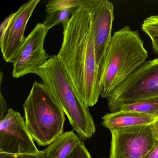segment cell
<instances>
[{
  "mask_svg": "<svg viewBox=\"0 0 158 158\" xmlns=\"http://www.w3.org/2000/svg\"><path fill=\"white\" fill-rule=\"evenodd\" d=\"M49 30L43 23H38L25 37L13 60L12 75L14 78H19L28 74H35L50 58L44 47Z\"/></svg>",
  "mask_w": 158,
  "mask_h": 158,
  "instance_id": "ba28073f",
  "label": "cell"
},
{
  "mask_svg": "<svg viewBox=\"0 0 158 158\" xmlns=\"http://www.w3.org/2000/svg\"><path fill=\"white\" fill-rule=\"evenodd\" d=\"M110 158H144L157 143L152 125L110 130Z\"/></svg>",
  "mask_w": 158,
  "mask_h": 158,
  "instance_id": "8992f818",
  "label": "cell"
},
{
  "mask_svg": "<svg viewBox=\"0 0 158 158\" xmlns=\"http://www.w3.org/2000/svg\"><path fill=\"white\" fill-rule=\"evenodd\" d=\"M75 9L73 10H64L50 14L52 15H51L44 23L43 24L50 29L53 27L58 24H62L63 27L66 25L69 20H70V15L72 14L73 11Z\"/></svg>",
  "mask_w": 158,
  "mask_h": 158,
  "instance_id": "9a60e30c",
  "label": "cell"
},
{
  "mask_svg": "<svg viewBox=\"0 0 158 158\" xmlns=\"http://www.w3.org/2000/svg\"><path fill=\"white\" fill-rule=\"evenodd\" d=\"M69 158H92L90 153L82 142L74 150Z\"/></svg>",
  "mask_w": 158,
  "mask_h": 158,
  "instance_id": "e0dca14e",
  "label": "cell"
},
{
  "mask_svg": "<svg viewBox=\"0 0 158 158\" xmlns=\"http://www.w3.org/2000/svg\"><path fill=\"white\" fill-rule=\"evenodd\" d=\"M158 96V58L147 61L106 98L109 109Z\"/></svg>",
  "mask_w": 158,
  "mask_h": 158,
  "instance_id": "5b68a950",
  "label": "cell"
},
{
  "mask_svg": "<svg viewBox=\"0 0 158 158\" xmlns=\"http://www.w3.org/2000/svg\"><path fill=\"white\" fill-rule=\"evenodd\" d=\"M153 52L158 55V35L154 36L150 39Z\"/></svg>",
  "mask_w": 158,
  "mask_h": 158,
  "instance_id": "7402d4cb",
  "label": "cell"
},
{
  "mask_svg": "<svg viewBox=\"0 0 158 158\" xmlns=\"http://www.w3.org/2000/svg\"><path fill=\"white\" fill-rule=\"evenodd\" d=\"M40 0H31L23 4L12 14V17L2 36L0 37V47L5 61L12 63L17 52L23 45L27 25Z\"/></svg>",
  "mask_w": 158,
  "mask_h": 158,
  "instance_id": "30bf717a",
  "label": "cell"
},
{
  "mask_svg": "<svg viewBox=\"0 0 158 158\" xmlns=\"http://www.w3.org/2000/svg\"><path fill=\"white\" fill-rule=\"evenodd\" d=\"M40 151L19 112L9 109L0 120V154L16 157Z\"/></svg>",
  "mask_w": 158,
  "mask_h": 158,
  "instance_id": "52a82bcc",
  "label": "cell"
},
{
  "mask_svg": "<svg viewBox=\"0 0 158 158\" xmlns=\"http://www.w3.org/2000/svg\"><path fill=\"white\" fill-rule=\"evenodd\" d=\"M141 27L150 39L158 35V15H152L145 19Z\"/></svg>",
  "mask_w": 158,
  "mask_h": 158,
  "instance_id": "2e32d148",
  "label": "cell"
},
{
  "mask_svg": "<svg viewBox=\"0 0 158 158\" xmlns=\"http://www.w3.org/2000/svg\"><path fill=\"white\" fill-rule=\"evenodd\" d=\"M12 14L9 15L8 17L6 18L3 22L2 23L1 26H0V37L2 36L7 28V26L9 25L11 19Z\"/></svg>",
  "mask_w": 158,
  "mask_h": 158,
  "instance_id": "ffe728a7",
  "label": "cell"
},
{
  "mask_svg": "<svg viewBox=\"0 0 158 158\" xmlns=\"http://www.w3.org/2000/svg\"><path fill=\"white\" fill-rule=\"evenodd\" d=\"M91 17L98 66L112 38L114 20V6L108 0H85L83 4Z\"/></svg>",
  "mask_w": 158,
  "mask_h": 158,
  "instance_id": "9c48e42d",
  "label": "cell"
},
{
  "mask_svg": "<svg viewBox=\"0 0 158 158\" xmlns=\"http://www.w3.org/2000/svg\"><path fill=\"white\" fill-rule=\"evenodd\" d=\"M102 119V125L110 130L151 124L156 118L134 112L116 111L107 114Z\"/></svg>",
  "mask_w": 158,
  "mask_h": 158,
  "instance_id": "8fae6325",
  "label": "cell"
},
{
  "mask_svg": "<svg viewBox=\"0 0 158 158\" xmlns=\"http://www.w3.org/2000/svg\"><path fill=\"white\" fill-rule=\"evenodd\" d=\"M85 0H52L46 5V10L52 14L64 10L76 9L84 4Z\"/></svg>",
  "mask_w": 158,
  "mask_h": 158,
  "instance_id": "5bb4252c",
  "label": "cell"
},
{
  "mask_svg": "<svg viewBox=\"0 0 158 158\" xmlns=\"http://www.w3.org/2000/svg\"><path fill=\"white\" fill-rule=\"evenodd\" d=\"M8 110V104L5 101L4 97L1 92V112H0V120H2L5 115V112Z\"/></svg>",
  "mask_w": 158,
  "mask_h": 158,
  "instance_id": "ac0fdd59",
  "label": "cell"
},
{
  "mask_svg": "<svg viewBox=\"0 0 158 158\" xmlns=\"http://www.w3.org/2000/svg\"><path fill=\"white\" fill-rule=\"evenodd\" d=\"M35 74L61 107L77 135L84 140L91 138L96 132L93 117L72 86L57 55L50 57Z\"/></svg>",
  "mask_w": 158,
  "mask_h": 158,
  "instance_id": "3957f363",
  "label": "cell"
},
{
  "mask_svg": "<svg viewBox=\"0 0 158 158\" xmlns=\"http://www.w3.org/2000/svg\"><path fill=\"white\" fill-rule=\"evenodd\" d=\"M148 56L138 31L127 26L114 32L99 66L100 96L107 98L147 61Z\"/></svg>",
  "mask_w": 158,
  "mask_h": 158,
  "instance_id": "7a4b0ae2",
  "label": "cell"
},
{
  "mask_svg": "<svg viewBox=\"0 0 158 158\" xmlns=\"http://www.w3.org/2000/svg\"><path fill=\"white\" fill-rule=\"evenodd\" d=\"M144 158H158V141Z\"/></svg>",
  "mask_w": 158,
  "mask_h": 158,
  "instance_id": "44dd1931",
  "label": "cell"
},
{
  "mask_svg": "<svg viewBox=\"0 0 158 158\" xmlns=\"http://www.w3.org/2000/svg\"><path fill=\"white\" fill-rule=\"evenodd\" d=\"M151 125L152 133L156 140L158 141V117Z\"/></svg>",
  "mask_w": 158,
  "mask_h": 158,
  "instance_id": "603a6c76",
  "label": "cell"
},
{
  "mask_svg": "<svg viewBox=\"0 0 158 158\" xmlns=\"http://www.w3.org/2000/svg\"></svg>",
  "mask_w": 158,
  "mask_h": 158,
  "instance_id": "cb8c5ba5",
  "label": "cell"
},
{
  "mask_svg": "<svg viewBox=\"0 0 158 158\" xmlns=\"http://www.w3.org/2000/svg\"><path fill=\"white\" fill-rule=\"evenodd\" d=\"M111 112L126 111L158 117V96L149 97L130 103H123L109 109Z\"/></svg>",
  "mask_w": 158,
  "mask_h": 158,
  "instance_id": "4fadbf2b",
  "label": "cell"
},
{
  "mask_svg": "<svg viewBox=\"0 0 158 158\" xmlns=\"http://www.w3.org/2000/svg\"><path fill=\"white\" fill-rule=\"evenodd\" d=\"M81 139L73 130L64 132L42 152L47 158H69Z\"/></svg>",
  "mask_w": 158,
  "mask_h": 158,
  "instance_id": "7c38bea8",
  "label": "cell"
},
{
  "mask_svg": "<svg viewBox=\"0 0 158 158\" xmlns=\"http://www.w3.org/2000/svg\"><path fill=\"white\" fill-rule=\"evenodd\" d=\"M63 28L57 57L79 98L86 106L92 107L101 95L99 66L91 17L83 5L73 11Z\"/></svg>",
  "mask_w": 158,
  "mask_h": 158,
  "instance_id": "6da1fadb",
  "label": "cell"
},
{
  "mask_svg": "<svg viewBox=\"0 0 158 158\" xmlns=\"http://www.w3.org/2000/svg\"><path fill=\"white\" fill-rule=\"evenodd\" d=\"M23 107L27 128L39 146H48L64 133L65 114L42 83L34 82Z\"/></svg>",
  "mask_w": 158,
  "mask_h": 158,
  "instance_id": "277c9868",
  "label": "cell"
},
{
  "mask_svg": "<svg viewBox=\"0 0 158 158\" xmlns=\"http://www.w3.org/2000/svg\"><path fill=\"white\" fill-rule=\"evenodd\" d=\"M12 158H47L42 151L36 154H24V155H19L16 157H13Z\"/></svg>",
  "mask_w": 158,
  "mask_h": 158,
  "instance_id": "d6986e66",
  "label": "cell"
}]
</instances>
